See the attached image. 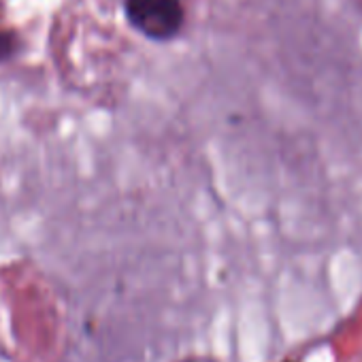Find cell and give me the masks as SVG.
I'll list each match as a JSON object with an SVG mask.
<instances>
[{
  "instance_id": "2",
  "label": "cell",
  "mask_w": 362,
  "mask_h": 362,
  "mask_svg": "<svg viewBox=\"0 0 362 362\" xmlns=\"http://www.w3.org/2000/svg\"><path fill=\"white\" fill-rule=\"evenodd\" d=\"M18 52V39L11 33H0V62L9 60Z\"/></svg>"
},
{
  "instance_id": "1",
  "label": "cell",
  "mask_w": 362,
  "mask_h": 362,
  "mask_svg": "<svg viewBox=\"0 0 362 362\" xmlns=\"http://www.w3.org/2000/svg\"><path fill=\"white\" fill-rule=\"evenodd\" d=\"M130 24L153 41L173 39L184 24V9L179 0H126Z\"/></svg>"
}]
</instances>
